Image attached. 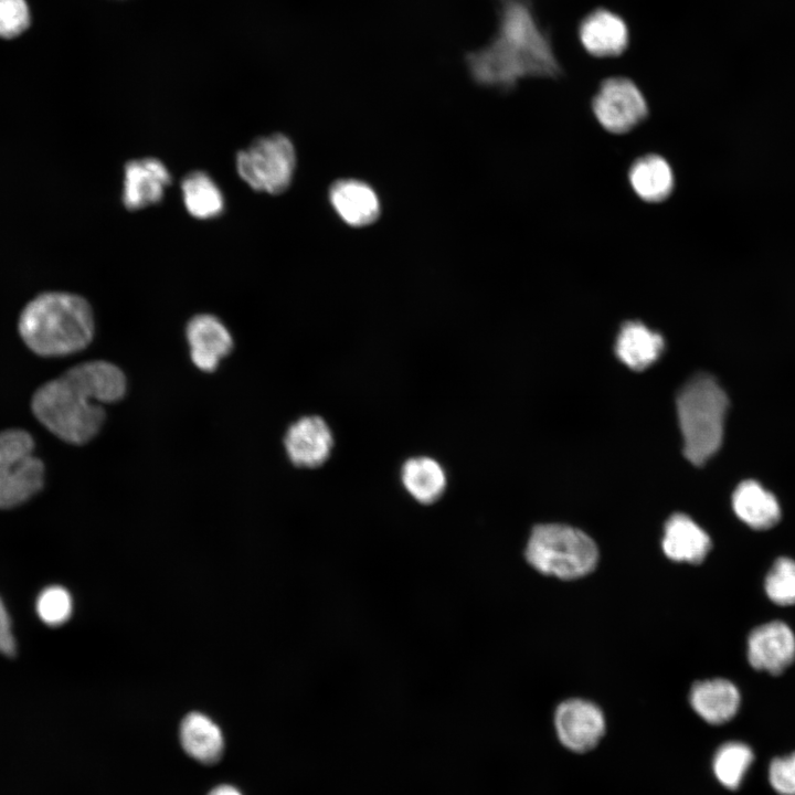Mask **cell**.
<instances>
[{
	"mask_svg": "<svg viewBox=\"0 0 795 795\" xmlns=\"http://www.w3.org/2000/svg\"><path fill=\"white\" fill-rule=\"evenodd\" d=\"M180 742L190 756L208 764L216 762L224 748L220 727L206 714L197 711L188 713L181 721Z\"/></svg>",
	"mask_w": 795,
	"mask_h": 795,
	"instance_id": "obj_21",
	"label": "cell"
},
{
	"mask_svg": "<svg viewBox=\"0 0 795 795\" xmlns=\"http://www.w3.org/2000/svg\"><path fill=\"white\" fill-rule=\"evenodd\" d=\"M94 316L83 297L43 293L20 314L19 333L26 347L42 357H62L86 348L94 337Z\"/></svg>",
	"mask_w": 795,
	"mask_h": 795,
	"instance_id": "obj_3",
	"label": "cell"
},
{
	"mask_svg": "<svg viewBox=\"0 0 795 795\" xmlns=\"http://www.w3.org/2000/svg\"><path fill=\"white\" fill-rule=\"evenodd\" d=\"M289 460L297 467L316 468L322 465L333 448L332 432L318 415H307L292 423L284 437Z\"/></svg>",
	"mask_w": 795,
	"mask_h": 795,
	"instance_id": "obj_11",
	"label": "cell"
},
{
	"mask_svg": "<svg viewBox=\"0 0 795 795\" xmlns=\"http://www.w3.org/2000/svg\"><path fill=\"white\" fill-rule=\"evenodd\" d=\"M754 760L752 749L738 741L722 744L714 754L712 768L717 780L729 789H736Z\"/></svg>",
	"mask_w": 795,
	"mask_h": 795,
	"instance_id": "obj_24",
	"label": "cell"
},
{
	"mask_svg": "<svg viewBox=\"0 0 795 795\" xmlns=\"http://www.w3.org/2000/svg\"><path fill=\"white\" fill-rule=\"evenodd\" d=\"M171 183L166 165L152 157L129 160L124 167L121 201L136 211L161 201Z\"/></svg>",
	"mask_w": 795,
	"mask_h": 795,
	"instance_id": "obj_12",
	"label": "cell"
},
{
	"mask_svg": "<svg viewBox=\"0 0 795 795\" xmlns=\"http://www.w3.org/2000/svg\"><path fill=\"white\" fill-rule=\"evenodd\" d=\"M208 795H242V793L229 784H221L210 791Z\"/></svg>",
	"mask_w": 795,
	"mask_h": 795,
	"instance_id": "obj_30",
	"label": "cell"
},
{
	"mask_svg": "<svg viewBox=\"0 0 795 795\" xmlns=\"http://www.w3.org/2000/svg\"><path fill=\"white\" fill-rule=\"evenodd\" d=\"M628 180L636 195L648 203L665 201L675 186L670 165L665 158L655 153L635 160L628 171Z\"/></svg>",
	"mask_w": 795,
	"mask_h": 795,
	"instance_id": "obj_20",
	"label": "cell"
},
{
	"mask_svg": "<svg viewBox=\"0 0 795 795\" xmlns=\"http://www.w3.org/2000/svg\"><path fill=\"white\" fill-rule=\"evenodd\" d=\"M186 335L192 362L205 372L214 371L233 348L229 329L218 317L210 314L191 318Z\"/></svg>",
	"mask_w": 795,
	"mask_h": 795,
	"instance_id": "obj_13",
	"label": "cell"
},
{
	"mask_svg": "<svg viewBox=\"0 0 795 795\" xmlns=\"http://www.w3.org/2000/svg\"><path fill=\"white\" fill-rule=\"evenodd\" d=\"M126 392L123 371L107 361L73 367L41 385L31 407L38 421L62 441L82 445L93 439L105 421L103 405Z\"/></svg>",
	"mask_w": 795,
	"mask_h": 795,
	"instance_id": "obj_1",
	"label": "cell"
},
{
	"mask_svg": "<svg viewBox=\"0 0 795 795\" xmlns=\"http://www.w3.org/2000/svg\"><path fill=\"white\" fill-rule=\"evenodd\" d=\"M676 405L683 455L702 465L721 446L728 398L712 377L700 373L682 386Z\"/></svg>",
	"mask_w": 795,
	"mask_h": 795,
	"instance_id": "obj_4",
	"label": "cell"
},
{
	"mask_svg": "<svg viewBox=\"0 0 795 795\" xmlns=\"http://www.w3.org/2000/svg\"><path fill=\"white\" fill-rule=\"evenodd\" d=\"M500 3L496 35L488 45L466 55L473 80L509 91L524 77L559 76L562 70L529 1L500 0Z\"/></svg>",
	"mask_w": 795,
	"mask_h": 795,
	"instance_id": "obj_2",
	"label": "cell"
},
{
	"mask_svg": "<svg viewBox=\"0 0 795 795\" xmlns=\"http://www.w3.org/2000/svg\"><path fill=\"white\" fill-rule=\"evenodd\" d=\"M768 780L778 794L795 795V752L771 761Z\"/></svg>",
	"mask_w": 795,
	"mask_h": 795,
	"instance_id": "obj_28",
	"label": "cell"
},
{
	"mask_svg": "<svg viewBox=\"0 0 795 795\" xmlns=\"http://www.w3.org/2000/svg\"><path fill=\"white\" fill-rule=\"evenodd\" d=\"M661 547L672 561L699 564L711 549V539L689 516L677 512L665 523Z\"/></svg>",
	"mask_w": 795,
	"mask_h": 795,
	"instance_id": "obj_14",
	"label": "cell"
},
{
	"mask_svg": "<svg viewBox=\"0 0 795 795\" xmlns=\"http://www.w3.org/2000/svg\"><path fill=\"white\" fill-rule=\"evenodd\" d=\"M746 648L754 669L778 675L795 659V635L785 623L773 621L750 633Z\"/></svg>",
	"mask_w": 795,
	"mask_h": 795,
	"instance_id": "obj_10",
	"label": "cell"
},
{
	"mask_svg": "<svg viewBox=\"0 0 795 795\" xmlns=\"http://www.w3.org/2000/svg\"><path fill=\"white\" fill-rule=\"evenodd\" d=\"M73 601L67 590L59 585L44 589L36 600L40 619L52 627L64 624L72 615Z\"/></svg>",
	"mask_w": 795,
	"mask_h": 795,
	"instance_id": "obj_26",
	"label": "cell"
},
{
	"mask_svg": "<svg viewBox=\"0 0 795 795\" xmlns=\"http://www.w3.org/2000/svg\"><path fill=\"white\" fill-rule=\"evenodd\" d=\"M766 595L777 605L795 604V561L778 558L764 581Z\"/></svg>",
	"mask_w": 795,
	"mask_h": 795,
	"instance_id": "obj_25",
	"label": "cell"
},
{
	"mask_svg": "<svg viewBox=\"0 0 795 795\" xmlns=\"http://www.w3.org/2000/svg\"><path fill=\"white\" fill-rule=\"evenodd\" d=\"M592 110L606 131L621 135L630 131L646 118L648 106L633 81L610 77L601 84L594 96Z\"/></svg>",
	"mask_w": 795,
	"mask_h": 795,
	"instance_id": "obj_8",
	"label": "cell"
},
{
	"mask_svg": "<svg viewBox=\"0 0 795 795\" xmlns=\"http://www.w3.org/2000/svg\"><path fill=\"white\" fill-rule=\"evenodd\" d=\"M329 201L340 216L350 226H367L380 215V201L374 190L367 183L343 179L329 189Z\"/></svg>",
	"mask_w": 795,
	"mask_h": 795,
	"instance_id": "obj_15",
	"label": "cell"
},
{
	"mask_svg": "<svg viewBox=\"0 0 795 795\" xmlns=\"http://www.w3.org/2000/svg\"><path fill=\"white\" fill-rule=\"evenodd\" d=\"M0 654L11 657L15 654V639L7 607L0 597Z\"/></svg>",
	"mask_w": 795,
	"mask_h": 795,
	"instance_id": "obj_29",
	"label": "cell"
},
{
	"mask_svg": "<svg viewBox=\"0 0 795 795\" xmlns=\"http://www.w3.org/2000/svg\"><path fill=\"white\" fill-rule=\"evenodd\" d=\"M235 167L240 178L253 190L279 194L294 177L295 147L283 134L259 137L237 152Z\"/></svg>",
	"mask_w": 795,
	"mask_h": 795,
	"instance_id": "obj_6",
	"label": "cell"
},
{
	"mask_svg": "<svg viewBox=\"0 0 795 795\" xmlns=\"http://www.w3.org/2000/svg\"><path fill=\"white\" fill-rule=\"evenodd\" d=\"M401 481L409 495L424 505L438 500L447 485L442 465L426 456L407 459L401 468Z\"/></svg>",
	"mask_w": 795,
	"mask_h": 795,
	"instance_id": "obj_22",
	"label": "cell"
},
{
	"mask_svg": "<svg viewBox=\"0 0 795 795\" xmlns=\"http://www.w3.org/2000/svg\"><path fill=\"white\" fill-rule=\"evenodd\" d=\"M692 709L706 722L722 724L730 721L738 712L741 696L738 688L723 678L697 681L689 696Z\"/></svg>",
	"mask_w": 795,
	"mask_h": 795,
	"instance_id": "obj_16",
	"label": "cell"
},
{
	"mask_svg": "<svg viewBox=\"0 0 795 795\" xmlns=\"http://www.w3.org/2000/svg\"><path fill=\"white\" fill-rule=\"evenodd\" d=\"M183 204L189 214L199 220L219 216L224 210V197L213 180L204 171L189 172L181 181Z\"/></svg>",
	"mask_w": 795,
	"mask_h": 795,
	"instance_id": "obj_23",
	"label": "cell"
},
{
	"mask_svg": "<svg viewBox=\"0 0 795 795\" xmlns=\"http://www.w3.org/2000/svg\"><path fill=\"white\" fill-rule=\"evenodd\" d=\"M580 39L592 55L616 56L623 53L628 43L625 22L607 10H596L587 15L580 26Z\"/></svg>",
	"mask_w": 795,
	"mask_h": 795,
	"instance_id": "obj_17",
	"label": "cell"
},
{
	"mask_svg": "<svg viewBox=\"0 0 795 795\" xmlns=\"http://www.w3.org/2000/svg\"><path fill=\"white\" fill-rule=\"evenodd\" d=\"M30 19L25 0H0V38L19 36L30 25Z\"/></svg>",
	"mask_w": 795,
	"mask_h": 795,
	"instance_id": "obj_27",
	"label": "cell"
},
{
	"mask_svg": "<svg viewBox=\"0 0 795 795\" xmlns=\"http://www.w3.org/2000/svg\"><path fill=\"white\" fill-rule=\"evenodd\" d=\"M554 727L566 749L583 753L598 744L605 733V718L597 704L571 698L556 707Z\"/></svg>",
	"mask_w": 795,
	"mask_h": 795,
	"instance_id": "obj_9",
	"label": "cell"
},
{
	"mask_svg": "<svg viewBox=\"0 0 795 795\" xmlns=\"http://www.w3.org/2000/svg\"><path fill=\"white\" fill-rule=\"evenodd\" d=\"M29 432L9 428L0 432V508L19 506L43 486L44 465L33 454Z\"/></svg>",
	"mask_w": 795,
	"mask_h": 795,
	"instance_id": "obj_7",
	"label": "cell"
},
{
	"mask_svg": "<svg viewBox=\"0 0 795 795\" xmlns=\"http://www.w3.org/2000/svg\"><path fill=\"white\" fill-rule=\"evenodd\" d=\"M524 555L528 563L542 574L575 580L595 569L598 549L594 540L577 528L544 523L532 529Z\"/></svg>",
	"mask_w": 795,
	"mask_h": 795,
	"instance_id": "obj_5",
	"label": "cell"
},
{
	"mask_svg": "<svg viewBox=\"0 0 795 795\" xmlns=\"http://www.w3.org/2000/svg\"><path fill=\"white\" fill-rule=\"evenodd\" d=\"M664 339L642 322L624 324L617 335L615 352L632 370L640 371L653 364L664 350Z\"/></svg>",
	"mask_w": 795,
	"mask_h": 795,
	"instance_id": "obj_19",
	"label": "cell"
},
{
	"mask_svg": "<svg viewBox=\"0 0 795 795\" xmlns=\"http://www.w3.org/2000/svg\"><path fill=\"white\" fill-rule=\"evenodd\" d=\"M735 515L755 530H766L781 518V508L775 496L754 480L742 481L732 495Z\"/></svg>",
	"mask_w": 795,
	"mask_h": 795,
	"instance_id": "obj_18",
	"label": "cell"
}]
</instances>
